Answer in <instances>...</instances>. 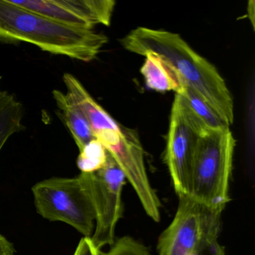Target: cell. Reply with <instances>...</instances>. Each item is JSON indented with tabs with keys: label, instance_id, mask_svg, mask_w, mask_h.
Listing matches in <instances>:
<instances>
[{
	"label": "cell",
	"instance_id": "12",
	"mask_svg": "<svg viewBox=\"0 0 255 255\" xmlns=\"http://www.w3.org/2000/svg\"><path fill=\"white\" fill-rule=\"evenodd\" d=\"M185 104L191 111L212 130L229 129L230 125L212 108L211 106L193 89L185 83L180 93Z\"/></svg>",
	"mask_w": 255,
	"mask_h": 255
},
{
	"label": "cell",
	"instance_id": "6",
	"mask_svg": "<svg viewBox=\"0 0 255 255\" xmlns=\"http://www.w3.org/2000/svg\"><path fill=\"white\" fill-rule=\"evenodd\" d=\"M177 213L158 241L159 255H198L217 241L222 212L213 210L189 195H178Z\"/></svg>",
	"mask_w": 255,
	"mask_h": 255
},
{
	"label": "cell",
	"instance_id": "18",
	"mask_svg": "<svg viewBox=\"0 0 255 255\" xmlns=\"http://www.w3.org/2000/svg\"><path fill=\"white\" fill-rule=\"evenodd\" d=\"M248 14H249V18L252 22V26L255 27V2L250 1L249 2L248 6Z\"/></svg>",
	"mask_w": 255,
	"mask_h": 255
},
{
	"label": "cell",
	"instance_id": "16",
	"mask_svg": "<svg viewBox=\"0 0 255 255\" xmlns=\"http://www.w3.org/2000/svg\"><path fill=\"white\" fill-rule=\"evenodd\" d=\"M198 255H226L225 248L219 244V242L215 241L206 246L202 250L200 251Z\"/></svg>",
	"mask_w": 255,
	"mask_h": 255
},
{
	"label": "cell",
	"instance_id": "9",
	"mask_svg": "<svg viewBox=\"0 0 255 255\" xmlns=\"http://www.w3.org/2000/svg\"><path fill=\"white\" fill-rule=\"evenodd\" d=\"M144 56L146 59L141 74L146 86L156 92L174 91L180 93L185 83L172 66L154 53H147Z\"/></svg>",
	"mask_w": 255,
	"mask_h": 255
},
{
	"label": "cell",
	"instance_id": "1",
	"mask_svg": "<svg viewBox=\"0 0 255 255\" xmlns=\"http://www.w3.org/2000/svg\"><path fill=\"white\" fill-rule=\"evenodd\" d=\"M125 50L144 56L154 53L166 61L188 86L202 97L230 125L234 123V101L214 65L197 53L178 34L138 27L121 40Z\"/></svg>",
	"mask_w": 255,
	"mask_h": 255
},
{
	"label": "cell",
	"instance_id": "8",
	"mask_svg": "<svg viewBox=\"0 0 255 255\" xmlns=\"http://www.w3.org/2000/svg\"><path fill=\"white\" fill-rule=\"evenodd\" d=\"M208 128L176 94L167 141V165L177 195H189L192 162L200 137Z\"/></svg>",
	"mask_w": 255,
	"mask_h": 255
},
{
	"label": "cell",
	"instance_id": "17",
	"mask_svg": "<svg viewBox=\"0 0 255 255\" xmlns=\"http://www.w3.org/2000/svg\"><path fill=\"white\" fill-rule=\"evenodd\" d=\"M0 255H15L13 245L0 234Z\"/></svg>",
	"mask_w": 255,
	"mask_h": 255
},
{
	"label": "cell",
	"instance_id": "15",
	"mask_svg": "<svg viewBox=\"0 0 255 255\" xmlns=\"http://www.w3.org/2000/svg\"><path fill=\"white\" fill-rule=\"evenodd\" d=\"M74 255H101V250L96 247L91 237H84L80 240Z\"/></svg>",
	"mask_w": 255,
	"mask_h": 255
},
{
	"label": "cell",
	"instance_id": "4",
	"mask_svg": "<svg viewBox=\"0 0 255 255\" xmlns=\"http://www.w3.org/2000/svg\"><path fill=\"white\" fill-rule=\"evenodd\" d=\"M236 140L231 129L208 130L200 137L192 162L189 195L222 212L229 202Z\"/></svg>",
	"mask_w": 255,
	"mask_h": 255
},
{
	"label": "cell",
	"instance_id": "11",
	"mask_svg": "<svg viewBox=\"0 0 255 255\" xmlns=\"http://www.w3.org/2000/svg\"><path fill=\"white\" fill-rule=\"evenodd\" d=\"M23 107L15 97L0 91V151L7 140L23 128Z\"/></svg>",
	"mask_w": 255,
	"mask_h": 255
},
{
	"label": "cell",
	"instance_id": "19",
	"mask_svg": "<svg viewBox=\"0 0 255 255\" xmlns=\"http://www.w3.org/2000/svg\"><path fill=\"white\" fill-rule=\"evenodd\" d=\"M1 78H2V77H0V80H1Z\"/></svg>",
	"mask_w": 255,
	"mask_h": 255
},
{
	"label": "cell",
	"instance_id": "2",
	"mask_svg": "<svg viewBox=\"0 0 255 255\" xmlns=\"http://www.w3.org/2000/svg\"><path fill=\"white\" fill-rule=\"evenodd\" d=\"M62 79L66 95L87 118L95 138L122 168L147 216L159 222L160 201L147 177L144 150L138 133L115 121L74 75L65 73Z\"/></svg>",
	"mask_w": 255,
	"mask_h": 255
},
{
	"label": "cell",
	"instance_id": "5",
	"mask_svg": "<svg viewBox=\"0 0 255 255\" xmlns=\"http://www.w3.org/2000/svg\"><path fill=\"white\" fill-rule=\"evenodd\" d=\"M32 191L38 214L52 222H65L84 237H91L96 215L79 176L47 179L36 183Z\"/></svg>",
	"mask_w": 255,
	"mask_h": 255
},
{
	"label": "cell",
	"instance_id": "3",
	"mask_svg": "<svg viewBox=\"0 0 255 255\" xmlns=\"http://www.w3.org/2000/svg\"><path fill=\"white\" fill-rule=\"evenodd\" d=\"M0 41L29 43L52 54L90 62L108 38L93 29L68 26L17 6L11 0H0Z\"/></svg>",
	"mask_w": 255,
	"mask_h": 255
},
{
	"label": "cell",
	"instance_id": "14",
	"mask_svg": "<svg viewBox=\"0 0 255 255\" xmlns=\"http://www.w3.org/2000/svg\"><path fill=\"white\" fill-rule=\"evenodd\" d=\"M101 255H150L148 249L131 237H123L114 242L107 252Z\"/></svg>",
	"mask_w": 255,
	"mask_h": 255
},
{
	"label": "cell",
	"instance_id": "13",
	"mask_svg": "<svg viewBox=\"0 0 255 255\" xmlns=\"http://www.w3.org/2000/svg\"><path fill=\"white\" fill-rule=\"evenodd\" d=\"M80 152L77 165L81 172L90 173L98 171L107 162V150L98 140H92Z\"/></svg>",
	"mask_w": 255,
	"mask_h": 255
},
{
	"label": "cell",
	"instance_id": "10",
	"mask_svg": "<svg viewBox=\"0 0 255 255\" xmlns=\"http://www.w3.org/2000/svg\"><path fill=\"white\" fill-rule=\"evenodd\" d=\"M53 97L62 119L69 129L79 150L81 151L86 144L96 139L87 118L66 94L59 90H53Z\"/></svg>",
	"mask_w": 255,
	"mask_h": 255
},
{
	"label": "cell",
	"instance_id": "7",
	"mask_svg": "<svg viewBox=\"0 0 255 255\" xmlns=\"http://www.w3.org/2000/svg\"><path fill=\"white\" fill-rule=\"evenodd\" d=\"M89 192L96 215V225L91 237L100 250L115 242L116 225L123 214L122 191L126 176L107 151L105 165L98 171L79 175Z\"/></svg>",
	"mask_w": 255,
	"mask_h": 255
}]
</instances>
